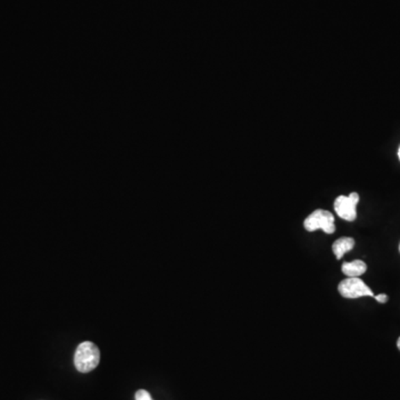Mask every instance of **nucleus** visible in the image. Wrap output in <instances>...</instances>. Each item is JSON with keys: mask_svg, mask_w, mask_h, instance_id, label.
<instances>
[{"mask_svg": "<svg viewBox=\"0 0 400 400\" xmlns=\"http://www.w3.org/2000/svg\"><path fill=\"white\" fill-rule=\"evenodd\" d=\"M99 360L100 351L94 342H85L78 346L74 359L78 372H92L99 365Z\"/></svg>", "mask_w": 400, "mask_h": 400, "instance_id": "f257e3e1", "label": "nucleus"}, {"mask_svg": "<svg viewBox=\"0 0 400 400\" xmlns=\"http://www.w3.org/2000/svg\"><path fill=\"white\" fill-rule=\"evenodd\" d=\"M399 251H400V244H399Z\"/></svg>", "mask_w": 400, "mask_h": 400, "instance_id": "9b49d317", "label": "nucleus"}, {"mask_svg": "<svg viewBox=\"0 0 400 400\" xmlns=\"http://www.w3.org/2000/svg\"><path fill=\"white\" fill-rule=\"evenodd\" d=\"M338 292L342 294V297L347 298V299L375 296L372 289L367 286L365 281H361L359 277H347L340 281L338 285Z\"/></svg>", "mask_w": 400, "mask_h": 400, "instance_id": "7ed1b4c3", "label": "nucleus"}, {"mask_svg": "<svg viewBox=\"0 0 400 400\" xmlns=\"http://www.w3.org/2000/svg\"><path fill=\"white\" fill-rule=\"evenodd\" d=\"M398 157H399V159H400V147H399V150H398Z\"/></svg>", "mask_w": 400, "mask_h": 400, "instance_id": "9d476101", "label": "nucleus"}, {"mask_svg": "<svg viewBox=\"0 0 400 400\" xmlns=\"http://www.w3.org/2000/svg\"><path fill=\"white\" fill-rule=\"evenodd\" d=\"M136 400H153L151 399V396H150L149 392L147 390H144V389H140L136 392Z\"/></svg>", "mask_w": 400, "mask_h": 400, "instance_id": "0eeeda50", "label": "nucleus"}, {"mask_svg": "<svg viewBox=\"0 0 400 400\" xmlns=\"http://www.w3.org/2000/svg\"><path fill=\"white\" fill-rule=\"evenodd\" d=\"M359 203V194L351 192L349 196H339L335 200L333 208L338 217L347 222H353L357 218V205Z\"/></svg>", "mask_w": 400, "mask_h": 400, "instance_id": "20e7f679", "label": "nucleus"}, {"mask_svg": "<svg viewBox=\"0 0 400 400\" xmlns=\"http://www.w3.org/2000/svg\"><path fill=\"white\" fill-rule=\"evenodd\" d=\"M397 347H398V349L400 350V337H399V338H398V340H397Z\"/></svg>", "mask_w": 400, "mask_h": 400, "instance_id": "1a4fd4ad", "label": "nucleus"}, {"mask_svg": "<svg viewBox=\"0 0 400 400\" xmlns=\"http://www.w3.org/2000/svg\"><path fill=\"white\" fill-rule=\"evenodd\" d=\"M355 247V240L350 237H342L333 244V253L336 259H342L344 253H349Z\"/></svg>", "mask_w": 400, "mask_h": 400, "instance_id": "423d86ee", "label": "nucleus"}, {"mask_svg": "<svg viewBox=\"0 0 400 400\" xmlns=\"http://www.w3.org/2000/svg\"><path fill=\"white\" fill-rule=\"evenodd\" d=\"M303 227L309 233L322 229L324 233L331 235V233H335V229H336L335 217L331 211L317 209L306 218L305 222H303Z\"/></svg>", "mask_w": 400, "mask_h": 400, "instance_id": "f03ea898", "label": "nucleus"}, {"mask_svg": "<svg viewBox=\"0 0 400 400\" xmlns=\"http://www.w3.org/2000/svg\"><path fill=\"white\" fill-rule=\"evenodd\" d=\"M374 298H375L379 303H387V300H388V296H387L386 294H377V296H374Z\"/></svg>", "mask_w": 400, "mask_h": 400, "instance_id": "6e6552de", "label": "nucleus"}, {"mask_svg": "<svg viewBox=\"0 0 400 400\" xmlns=\"http://www.w3.org/2000/svg\"><path fill=\"white\" fill-rule=\"evenodd\" d=\"M342 272L347 277H360L367 272V265L365 261L357 259V260L344 262L342 267Z\"/></svg>", "mask_w": 400, "mask_h": 400, "instance_id": "39448f33", "label": "nucleus"}]
</instances>
